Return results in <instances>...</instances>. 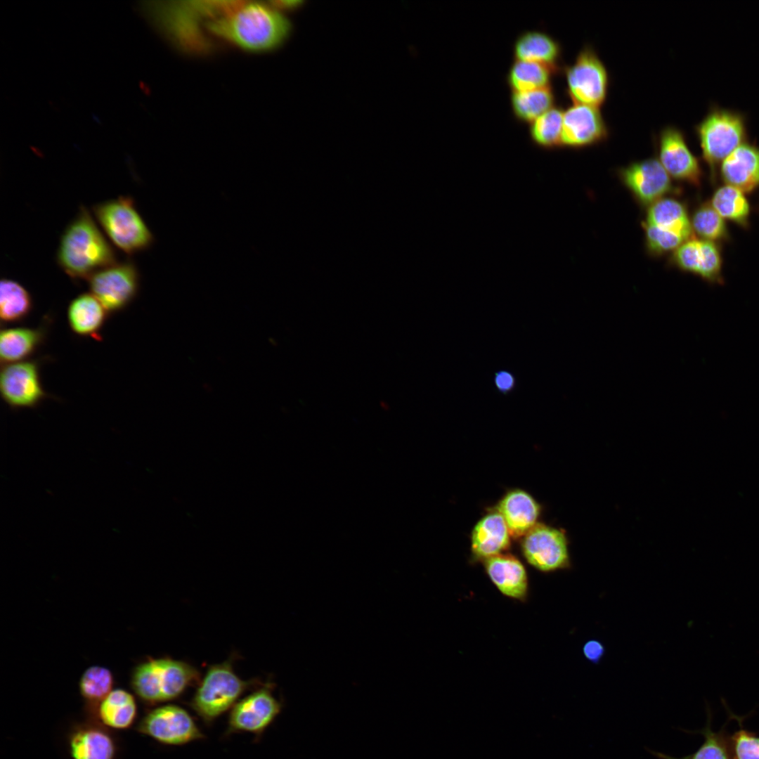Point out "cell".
I'll list each match as a JSON object with an SVG mask.
<instances>
[{
  "mask_svg": "<svg viewBox=\"0 0 759 759\" xmlns=\"http://www.w3.org/2000/svg\"><path fill=\"white\" fill-rule=\"evenodd\" d=\"M206 29L243 50L264 52L282 45L290 34L292 25L268 3L241 1L232 11L208 22Z\"/></svg>",
  "mask_w": 759,
  "mask_h": 759,
  "instance_id": "6da1fadb",
  "label": "cell"
},
{
  "mask_svg": "<svg viewBox=\"0 0 759 759\" xmlns=\"http://www.w3.org/2000/svg\"><path fill=\"white\" fill-rule=\"evenodd\" d=\"M56 261L73 280H87L96 271L117 262L115 250L85 207H80L64 230Z\"/></svg>",
  "mask_w": 759,
  "mask_h": 759,
  "instance_id": "7a4b0ae2",
  "label": "cell"
},
{
  "mask_svg": "<svg viewBox=\"0 0 759 759\" xmlns=\"http://www.w3.org/2000/svg\"><path fill=\"white\" fill-rule=\"evenodd\" d=\"M240 1H172L162 7V20L176 46L189 53L208 52L212 44L203 25L235 8Z\"/></svg>",
  "mask_w": 759,
  "mask_h": 759,
  "instance_id": "3957f363",
  "label": "cell"
},
{
  "mask_svg": "<svg viewBox=\"0 0 759 759\" xmlns=\"http://www.w3.org/2000/svg\"><path fill=\"white\" fill-rule=\"evenodd\" d=\"M199 677L197 670L187 663L150 658L135 667L131 685L144 703L155 705L179 697Z\"/></svg>",
  "mask_w": 759,
  "mask_h": 759,
  "instance_id": "277c9868",
  "label": "cell"
},
{
  "mask_svg": "<svg viewBox=\"0 0 759 759\" xmlns=\"http://www.w3.org/2000/svg\"><path fill=\"white\" fill-rule=\"evenodd\" d=\"M96 220L111 242L128 255L149 248L154 236L129 196H119L94 205Z\"/></svg>",
  "mask_w": 759,
  "mask_h": 759,
  "instance_id": "5b68a950",
  "label": "cell"
},
{
  "mask_svg": "<svg viewBox=\"0 0 759 759\" xmlns=\"http://www.w3.org/2000/svg\"><path fill=\"white\" fill-rule=\"evenodd\" d=\"M252 683L240 679L229 662L214 665L198 686L190 707L207 725H210L233 708Z\"/></svg>",
  "mask_w": 759,
  "mask_h": 759,
  "instance_id": "8992f818",
  "label": "cell"
},
{
  "mask_svg": "<svg viewBox=\"0 0 759 759\" xmlns=\"http://www.w3.org/2000/svg\"><path fill=\"white\" fill-rule=\"evenodd\" d=\"M704 160L715 172L716 167L745 143L746 126L741 113L712 108L695 126Z\"/></svg>",
  "mask_w": 759,
  "mask_h": 759,
  "instance_id": "52a82bcc",
  "label": "cell"
},
{
  "mask_svg": "<svg viewBox=\"0 0 759 759\" xmlns=\"http://www.w3.org/2000/svg\"><path fill=\"white\" fill-rule=\"evenodd\" d=\"M567 92L573 103L599 108L606 100L609 76L590 45L579 51L573 63L565 69Z\"/></svg>",
  "mask_w": 759,
  "mask_h": 759,
  "instance_id": "ba28073f",
  "label": "cell"
},
{
  "mask_svg": "<svg viewBox=\"0 0 759 759\" xmlns=\"http://www.w3.org/2000/svg\"><path fill=\"white\" fill-rule=\"evenodd\" d=\"M90 292L103 305L109 315L126 308L140 287V273L131 260L103 268L88 279Z\"/></svg>",
  "mask_w": 759,
  "mask_h": 759,
  "instance_id": "9c48e42d",
  "label": "cell"
},
{
  "mask_svg": "<svg viewBox=\"0 0 759 759\" xmlns=\"http://www.w3.org/2000/svg\"><path fill=\"white\" fill-rule=\"evenodd\" d=\"M522 538V554L538 571L549 573L571 567L568 538L562 529L537 523Z\"/></svg>",
  "mask_w": 759,
  "mask_h": 759,
  "instance_id": "30bf717a",
  "label": "cell"
},
{
  "mask_svg": "<svg viewBox=\"0 0 759 759\" xmlns=\"http://www.w3.org/2000/svg\"><path fill=\"white\" fill-rule=\"evenodd\" d=\"M137 730L170 746H181L205 737L190 713L173 704L150 711L139 722Z\"/></svg>",
  "mask_w": 759,
  "mask_h": 759,
  "instance_id": "8fae6325",
  "label": "cell"
},
{
  "mask_svg": "<svg viewBox=\"0 0 759 759\" xmlns=\"http://www.w3.org/2000/svg\"><path fill=\"white\" fill-rule=\"evenodd\" d=\"M38 360H25L1 365L0 392L12 409L34 408L48 397L40 377Z\"/></svg>",
  "mask_w": 759,
  "mask_h": 759,
  "instance_id": "7c38bea8",
  "label": "cell"
},
{
  "mask_svg": "<svg viewBox=\"0 0 759 759\" xmlns=\"http://www.w3.org/2000/svg\"><path fill=\"white\" fill-rule=\"evenodd\" d=\"M281 711L268 683L238 701L230 713L226 735L249 732L260 737Z\"/></svg>",
  "mask_w": 759,
  "mask_h": 759,
  "instance_id": "4fadbf2b",
  "label": "cell"
},
{
  "mask_svg": "<svg viewBox=\"0 0 759 759\" xmlns=\"http://www.w3.org/2000/svg\"><path fill=\"white\" fill-rule=\"evenodd\" d=\"M659 161L670 177L699 186L701 171L683 132L675 126L663 127L658 136Z\"/></svg>",
  "mask_w": 759,
  "mask_h": 759,
  "instance_id": "5bb4252c",
  "label": "cell"
},
{
  "mask_svg": "<svg viewBox=\"0 0 759 759\" xmlns=\"http://www.w3.org/2000/svg\"><path fill=\"white\" fill-rule=\"evenodd\" d=\"M609 136V128L598 107L573 103L563 115L561 145L581 148L598 143Z\"/></svg>",
  "mask_w": 759,
  "mask_h": 759,
  "instance_id": "9a60e30c",
  "label": "cell"
},
{
  "mask_svg": "<svg viewBox=\"0 0 759 759\" xmlns=\"http://www.w3.org/2000/svg\"><path fill=\"white\" fill-rule=\"evenodd\" d=\"M620 174L625 186L644 205L650 206L673 188L670 176L656 158L632 163L622 169Z\"/></svg>",
  "mask_w": 759,
  "mask_h": 759,
  "instance_id": "2e32d148",
  "label": "cell"
},
{
  "mask_svg": "<svg viewBox=\"0 0 759 759\" xmlns=\"http://www.w3.org/2000/svg\"><path fill=\"white\" fill-rule=\"evenodd\" d=\"M485 571L498 590L510 598L524 601L528 581L521 562L510 553H502L484 562Z\"/></svg>",
  "mask_w": 759,
  "mask_h": 759,
  "instance_id": "e0dca14e",
  "label": "cell"
},
{
  "mask_svg": "<svg viewBox=\"0 0 759 759\" xmlns=\"http://www.w3.org/2000/svg\"><path fill=\"white\" fill-rule=\"evenodd\" d=\"M510 547V535L502 515L497 511L487 513L474 526L471 535V551L479 561L505 553Z\"/></svg>",
  "mask_w": 759,
  "mask_h": 759,
  "instance_id": "ac0fdd59",
  "label": "cell"
},
{
  "mask_svg": "<svg viewBox=\"0 0 759 759\" xmlns=\"http://www.w3.org/2000/svg\"><path fill=\"white\" fill-rule=\"evenodd\" d=\"M720 174L727 185L743 193L759 187V148L741 144L722 162Z\"/></svg>",
  "mask_w": 759,
  "mask_h": 759,
  "instance_id": "d6986e66",
  "label": "cell"
},
{
  "mask_svg": "<svg viewBox=\"0 0 759 759\" xmlns=\"http://www.w3.org/2000/svg\"><path fill=\"white\" fill-rule=\"evenodd\" d=\"M496 510L503 517L510 536L519 538L537 524L540 506L528 493L516 488L502 498Z\"/></svg>",
  "mask_w": 759,
  "mask_h": 759,
  "instance_id": "ffe728a7",
  "label": "cell"
},
{
  "mask_svg": "<svg viewBox=\"0 0 759 759\" xmlns=\"http://www.w3.org/2000/svg\"><path fill=\"white\" fill-rule=\"evenodd\" d=\"M108 316L103 305L91 292L80 294L67 307V322L71 330L78 336L96 340H101L100 332Z\"/></svg>",
  "mask_w": 759,
  "mask_h": 759,
  "instance_id": "44dd1931",
  "label": "cell"
},
{
  "mask_svg": "<svg viewBox=\"0 0 759 759\" xmlns=\"http://www.w3.org/2000/svg\"><path fill=\"white\" fill-rule=\"evenodd\" d=\"M46 325L36 328L11 327L1 330L0 359L1 365L28 360L44 343Z\"/></svg>",
  "mask_w": 759,
  "mask_h": 759,
  "instance_id": "7402d4cb",
  "label": "cell"
},
{
  "mask_svg": "<svg viewBox=\"0 0 759 759\" xmlns=\"http://www.w3.org/2000/svg\"><path fill=\"white\" fill-rule=\"evenodd\" d=\"M69 751L73 759H115L116 744L101 727L81 725L69 738Z\"/></svg>",
  "mask_w": 759,
  "mask_h": 759,
  "instance_id": "603a6c76",
  "label": "cell"
},
{
  "mask_svg": "<svg viewBox=\"0 0 759 759\" xmlns=\"http://www.w3.org/2000/svg\"><path fill=\"white\" fill-rule=\"evenodd\" d=\"M514 55L517 60L545 64L556 71L561 46L546 33L529 31L522 34L517 40Z\"/></svg>",
  "mask_w": 759,
  "mask_h": 759,
  "instance_id": "cb8c5ba5",
  "label": "cell"
},
{
  "mask_svg": "<svg viewBox=\"0 0 759 759\" xmlns=\"http://www.w3.org/2000/svg\"><path fill=\"white\" fill-rule=\"evenodd\" d=\"M97 713L104 725L115 729H126L136 718L137 705L130 692L115 689L99 703Z\"/></svg>",
  "mask_w": 759,
  "mask_h": 759,
  "instance_id": "d4e9b609",
  "label": "cell"
},
{
  "mask_svg": "<svg viewBox=\"0 0 759 759\" xmlns=\"http://www.w3.org/2000/svg\"><path fill=\"white\" fill-rule=\"evenodd\" d=\"M645 224L675 232L687 239L691 238L693 231L685 207L673 198L663 197L651 205Z\"/></svg>",
  "mask_w": 759,
  "mask_h": 759,
  "instance_id": "484cf974",
  "label": "cell"
},
{
  "mask_svg": "<svg viewBox=\"0 0 759 759\" xmlns=\"http://www.w3.org/2000/svg\"><path fill=\"white\" fill-rule=\"evenodd\" d=\"M33 308L31 294L18 282L3 278L0 283V318L1 323L11 324L25 320Z\"/></svg>",
  "mask_w": 759,
  "mask_h": 759,
  "instance_id": "4316f807",
  "label": "cell"
},
{
  "mask_svg": "<svg viewBox=\"0 0 759 759\" xmlns=\"http://www.w3.org/2000/svg\"><path fill=\"white\" fill-rule=\"evenodd\" d=\"M707 721L705 727L696 732L701 734L704 741L698 749L687 755L676 758L665 753L647 749L657 759H733L729 744V737L726 734L725 725L720 730L715 732L711 727L712 715L707 709Z\"/></svg>",
  "mask_w": 759,
  "mask_h": 759,
  "instance_id": "83f0119b",
  "label": "cell"
},
{
  "mask_svg": "<svg viewBox=\"0 0 759 759\" xmlns=\"http://www.w3.org/2000/svg\"><path fill=\"white\" fill-rule=\"evenodd\" d=\"M554 96L550 86L513 92L512 107L516 117L524 122H533L553 108Z\"/></svg>",
  "mask_w": 759,
  "mask_h": 759,
  "instance_id": "f1b7e54d",
  "label": "cell"
},
{
  "mask_svg": "<svg viewBox=\"0 0 759 759\" xmlns=\"http://www.w3.org/2000/svg\"><path fill=\"white\" fill-rule=\"evenodd\" d=\"M711 205L724 219L747 226L750 207L739 189L729 185L719 188L711 198Z\"/></svg>",
  "mask_w": 759,
  "mask_h": 759,
  "instance_id": "f546056e",
  "label": "cell"
},
{
  "mask_svg": "<svg viewBox=\"0 0 759 759\" xmlns=\"http://www.w3.org/2000/svg\"><path fill=\"white\" fill-rule=\"evenodd\" d=\"M552 67L545 64L517 60L512 66L508 82L513 92L549 86Z\"/></svg>",
  "mask_w": 759,
  "mask_h": 759,
  "instance_id": "4dcf8cb0",
  "label": "cell"
},
{
  "mask_svg": "<svg viewBox=\"0 0 759 759\" xmlns=\"http://www.w3.org/2000/svg\"><path fill=\"white\" fill-rule=\"evenodd\" d=\"M114 677L107 668L92 666L86 668L79 682V692L84 701L91 707L99 703L112 691Z\"/></svg>",
  "mask_w": 759,
  "mask_h": 759,
  "instance_id": "1f68e13d",
  "label": "cell"
},
{
  "mask_svg": "<svg viewBox=\"0 0 759 759\" xmlns=\"http://www.w3.org/2000/svg\"><path fill=\"white\" fill-rule=\"evenodd\" d=\"M692 228L702 240L719 242L727 239L728 231L724 219L711 204H703L694 212Z\"/></svg>",
  "mask_w": 759,
  "mask_h": 759,
  "instance_id": "d6a6232c",
  "label": "cell"
},
{
  "mask_svg": "<svg viewBox=\"0 0 759 759\" xmlns=\"http://www.w3.org/2000/svg\"><path fill=\"white\" fill-rule=\"evenodd\" d=\"M564 111L553 107L532 122L531 134L539 145L552 148L561 145Z\"/></svg>",
  "mask_w": 759,
  "mask_h": 759,
  "instance_id": "836d02e7",
  "label": "cell"
},
{
  "mask_svg": "<svg viewBox=\"0 0 759 759\" xmlns=\"http://www.w3.org/2000/svg\"><path fill=\"white\" fill-rule=\"evenodd\" d=\"M730 713V712H729ZM731 718L737 720L739 728L729 737L733 759H759V736L743 726V717L730 713Z\"/></svg>",
  "mask_w": 759,
  "mask_h": 759,
  "instance_id": "e575fe53",
  "label": "cell"
},
{
  "mask_svg": "<svg viewBox=\"0 0 759 759\" xmlns=\"http://www.w3.org/2000/svg\"><path fill=\"white\" fill-rule=\"evenodd\" d=\"M644 226L647 249L652 255L658 256L675 251L689 240L671 231L646 224Z\"/></svg>",
  "mask_w": 759,
  "mask_h": 759,
  "instance_id": "d590c367",
  "label": "cell"
},
{
  "mask_svg": "<svg viewBox=\"0 0 759 759\" xmlns=\"http://www.w3.org/2000/svg\"><path fill=\"white\" fill-rule=\"evenodd\" d=\"M672 260L679 268L698 275L702 260L701 240L690 238L677 247Z\"/></svg>",
  "mask_w": 759,
  "mask_h": 759,
  "instance_id": "8d00e7d4",
  "label": "cell"
},
{
  "mask_svg": "<svg viewBox=\"0 0 759 759\" xmlns=\"http://www.w3.org/2000/svg\"><path fill=\"white\" fill-rule=\"evenodd\" d=\"M701 240L702 260L698 275L710 283L722 281V257L716 242Z\"/></svg>",
  "mask_w": 759,
  "mask_h": 759,
  "instance_id": "74e56055",
  "label": "cell"
},
{
  "mask_svg": "<svg viewBox=\"0 0 759 759\" xmlns=\"http://www.w3.org/2000/svg\"><path fill=\"white\" fill-rule=\"evenodd\" d=\"M517 377L507 369L501 368L494 372L493 384L498 393L507 396L512 394L517 387Z\"/></svg>",
  "mask_w": 759,
  "mask_h": 759,
  "instance_id": "f35d334b",
  "label": "cell"
},
{
  "mask_svg": "<svg viewBox=\"0 0 759 759\" xmlns=\"http://www.w3.org/2000/svg\"><path fill=\"white\" fill-rule=\"evenodd\" d=\"M605 653L603 644L597 640L587 641L583 647V654L585 658L592 663H598Z\"/></svg>",
  "mask_w": 759,
  "mask_h": 759,
  "instance_id": "ab89813d",
  "label": "cell"
},
{
  "mask_svg": "<svg viewBox=\"0 0 759 759\" xmlns=\"http://www.w3.org/2000/svg\"><path fill=\"white\" fill-rule=\"evenodd\" d=\"M268 3L279 11L295 10L304 4L301 1H271Z\"/></svg>",
  "mask_w": 759,
  "mask_h": 759,
  "instance_id": "60d3db41",
  "label": "cell"
}]
</instances>
